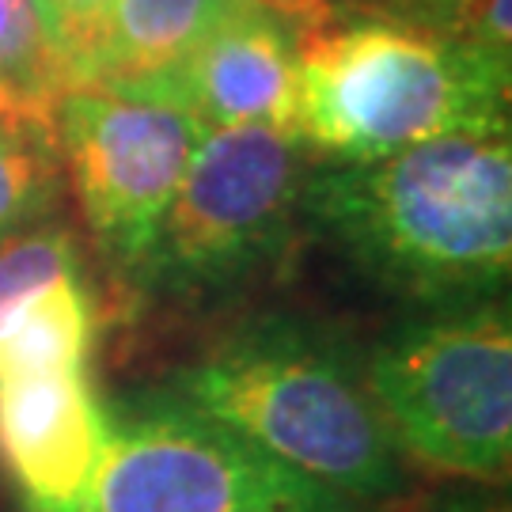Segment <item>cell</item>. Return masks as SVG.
<instances>
[{"instance_id": "6da1fadb", "label": "cell", "mask_w": 512, "mask_h": 512, "mask_svg": "<svg viewBox=\"0 0 512 512\" xmlns=\"http://www.w3.org/2000/svg\"><path fill=\"white\" fill-rule=\"evenodd\" d=\"M300 213L406 300L440 311L497 300L512 266L509 129L308 171Z\"/></svg>"}, {"instance_id": "7a4b0ae2", "label": "cell", "mask_w": 512, "mask_h": 512, "mask_svg": "<svg viewBox=\"0 0 512 512\" xmlns=\"http://www.w3.org/2000/svg\"><path fill=\"white\" fill-rule=\"evenodd\" d=\"M296 69L293 137L330 164L384 160L444 133L509 129V61L342 0L300 31Z\"/></svg>"}, {"instance_id": "3957f363", "label": "cell", "mask_w": 512, "mask_h": 512, "mask_svg": "<svg viewBox=\"0 0 512 512\" xmlns=\"http://www.w3.org/2000/svg\"><path fill=\"white\" fill-rule=\"evenodd\" d=\"M175 391L353 501L372 505L403 490V456L365 372L300 323L262 319L228 334L175 376Z\"/></svg>"}, {"instance_id": "277c9868", "label": "cell", "mask_w": 512, "mask_h": 512, "mask_svg": "<svg viewBox=\"0 0 512 512\" xmlns=\"http://www.w3.org/2000/svg\"><path fill=\"white\" fill-rule=\"evenodd\" d=\"M365 380L399 456L467 482L509 471L512 327L497 300L444 308L387 334Z\"/></svg>"}, {"instance_id": "5b68a950", "label": "cell", "mask_w": 512, "mask_h": 512, "mask_svg": "<svg viewBox=\"0 0 512 512\" xmlns=\"http://www.w3.org/2000/svg\"><path fill=\"white\" fill-rule=\"evenodd\" d=\"M76 512H372L300 475L183 399L103 410V444Z\"/></svg>"}, {"instance_id": "8992f818", "label": "cell", "mask_w": 512, "mask_h": 512, "mask_svg": "<svg viewBox=\"0 0 512 512\" xmlns=\"http://www.w3.org/2000/svg\"><path fill=\"white\" fill-rule=\"evenodd\" d=\"M308 148L285 129H205L137 274L160 293H224L293 236Z\"/></svg>"}, {"instance_id": "52a82bcc", "label": "cell", "mask_w": 512, "mask_h": 512, "mask_svg": "<svg viewBox=\"0 0 512 512\" xmlns=\"http://www.w3.org/2000/svg\"><path fill=\"white\" fill-rule=\"evenodd\" d=\"M54 129L95 247L141 270L205 126L160 92L76 84L54 99Z\"/></svg>"}, {"instance_id": "ba28073f", "label": "cell", "mask_w": 512, "mask_h": 512, "mask_svg": "<svg viewBox=\"0 0 512 512\" xmlns=\"http://www.w3.org/2000/svg\"><path fill=\"white\" fill-rule=\"evenodd\" d=\"M296 27L266 0L217 23L190 54L141 92H160L183 103L205 129H285L296 118Z\"/></svg>"}, {"instance_id": "9c48e42d", "label": "cell", "mask_w": 512, "mask_h": 512, "mask_svg": "<svg viewBox=\"0 0 512 512\" xmlns=\"http://www.w3.org/2000/svg\"><path fill=\"white\" fill-rule=\"evenodd\" d=\"M103 444V403L84 368L0 376V463L27 512H76Z\"/></svg>"}, {"instance_id": "30bf717a", "label": "cell", "mask_w": 512, "mask_h": 512, "mask_svg": "<svg viewBox=\"0 0 512 512\" xmlns=\"http://www.w3.org/2000/svg\"><path fill=\"white\" fill-rule=\"evenodd\" d=\"M255 0H114L88 54L73 69L76 84L137 88L171 73L217 23Z\"/></svg>"}, {"instance_id": "8fae6325", "label": "cell", "mask_w": 512, "mask_h": 512, "mask_svg": "<svg viewBox=\"0 0 512 512\" xmlns=\"http://www.w3.org/2000/svg\"><path fill=\"white\" fill-rule=\"evenodd\" d=\"M61 167L54 107L0 99V239L54 213Z\"/></svg>"}, {"instance_id": "7c38bea8", "label": "cell", "mask_w": 512, "mask_h": 512, "mask_svg": "<svg viewBox=\"0 0 512 512\" xmlns=\"http://www.w3.org/2000/svg\"><path fill=\"white\" fill-rule=\"evenodd\" d=\"M95 338L92 296L80 274L27 300L0 334V376L84 368Z\"/></svg>"}, {"instance_id": "4fadbf2b", "label": "cell", "mask_w": 512, "mask_h": 512, "mask_svg": "<svg viewBox=\"0 0 512 512\" xmlns=\"http://www.w3.org/2000/svg\"><path fill=\"white\" fill-rule=\"evenodd\" d=\"M372 16L399 19L410 27H425L463 46L512 65V16L509 0H342Z\"/></svg>"}, {"instance_id": "5bb4252c", "label": "cell", "mask_w": 512, "mask_h": 512, "mask_svg": "<svg viewBox=\"0 0 512 512\" xmlns=\"http://www.w3.org/2000/svg\"><path fill=\"white\" fill-rule=\"evenodd\" d=\"M76 274V243L57 220H38L16 236L0 239V334L27 300Z\"/></svg>"}, {"instance_id": "9a60e30c", "label": "cell", "mask_w": 512, "mask_h": 512, "mask_svg": "<svg viewBox=\"0 0 512 512\" xmlns=\"http://www.w3.org/2000/svg\"><path fill=\"white\" fill-rule=\"evenodd\" d=\"M61 92L65 80L38 31L31 0H0V99L54 107Z\"/></svg>"}, {"instance_id": "2e32d148", "label": "cell", "mask_w": 512, "mask_h": 512, "mask_svg": "<svg viewBox=\"0 0 512 512\" xmlns=\"http://www.w3.org/2000/svg\"><path fill=\"white\" fill-rule=\"evenodd\" d=\"M110 4L114 0H31L38 31H42L50 54H54L65 88L73 80V69L80 65V57L88 54V46H92L103 16L110 12Z\"/></svg>"}, {"instance_id": "e0dca14e", "label": "cell", "mask_w": 512, "mask_h": 512, "mask_svg": "<svg viewBox=\"0 0 512 512\" xmlns=\"http://www.w3.org/2000/svg\"><path fill=\"white\" fill-rule=\"evenodd\" d=\"M270 8H277L281 16H289L304 31V27H315L319 19H327L330 0H266Z\"/></svg>"}, {"instance_id": "ac0fdd59", "label": "cell", "mask_w": 512, "mask_h": 512, "mask_svg": "<svg viewBox=\"0 0 512 512\" xmlns=\"http://www.w3.org/2000/svg\"><path fill=\"white\" fill-rule=\"evenodd\" d=\"M433 512H459V505H448V509H433Z\"/></svg>"}, {"instance_id": "d6986e66", "label": "cell", "mask_w": 512, "mask_h": 512, "mask_svg": "<svg viewBox=\"0 0 512 512\" xmlns=\"http://www.w3.org/2000/svg\"><path fill=\"white\" fill-rule=\"evenodd\" d=\"M459 512H475V509H467V505H459Z\"/></svg>"}]
</instances>
